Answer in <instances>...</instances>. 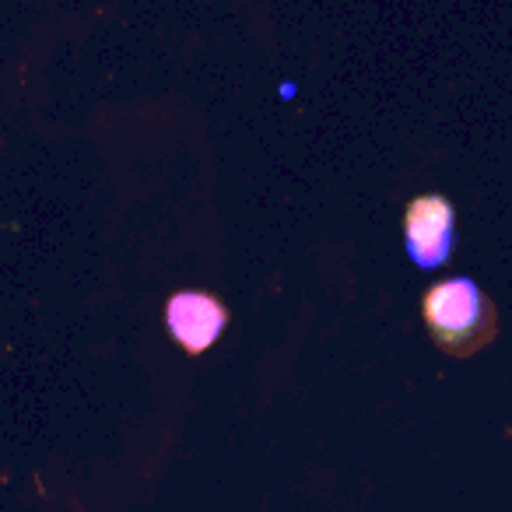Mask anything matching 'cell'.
<instances>
[{"label": "cell", "mask_w": 512, "mask_h": 512, "mask_svg": "<svg viewBox=\"0 0 512 512\" xmlns=\"http://www.w3.org/2000/svg\"><path fill=\"white\" fill-rule=\"evenodd\" d=\"M421 316L435 348L453 358H470L495 341L498 309L477 281L446 278L435 281L421 299Z\"/></svg>", "instance_id": "obj_1"}, {"label": "cell", "mask_w": 512, "mask_h": 512, "mask_svg": "<svg viewBox=\"0 0 512 512\" xmlns=\"http://www.w3.org/2000/svg\"><path fill=\"white\" fill-rule=\"evenodd\" d=\"M404 242L418 267H442L456 246V214L442 193H421L404 214Z\"/></svg>", "instance_id": "obj_2"}, {"label": "cell", "mask_w": 512, "mask_h": 512, "mask_svg": "<svg viewBox=\"0 0 512 512\" xmlns=\"http://www.w3.org/2000/svg\"><path fill=\"white\" fill-rule=\"evenodd\" d=\"M165 327L186 355H204L228 327V309L207 292H176L165 302Z\"/></svg>", "instance_id": "obj_3"}]
</instances>
